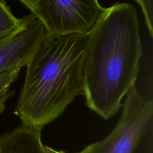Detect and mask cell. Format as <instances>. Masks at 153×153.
Here are the masks:
<instances>
[{"instance_id": "1", "label": "cell", "mask_w": 153, "mask_h": 153, "mask_svg": "<svg viewBox=\"0 0 153 153\" xmlns=\"http://www.w3.org/2000/svg\"><path fill=\"white\" fill-rule=\"evenodd\" d=\"M142 51L135 8L118 2L105 8L88 34L83 93L88 108L103 119L119 112L135 86Z\"/></svg>"}, {"instance_id": "2", "label": "cell", "mask_w": 153, "mask_h": 153, "mask_svg": "<svg viewBox=\"0 0 153 153\" xmlns=\"http://www.w3.org/2000/svg\"><path fill=\"white\" fill-rule=\"evenodd\" d=\"M88 34L47 35L29 58L16 112L22 124L42 130L84 93Z\"/></svg>"}, {"instance_id": "3", "label": "cell", "mask_w": 153, "mask_h": 153, "mask_svg": "<svg viewBox=\"0 0 153 153\" xmlns=\"http://www.w3.org/2000/svg\"><path fill=\"white\" fill-rule=\"evenodd\" d=\"M123 106L119 121L111 132L76 153H134L152 130L153 102L134 86L126 95Z\"/></svg>"}, {"instance_id": "4", "label": "cell", "mask_w": 153, "mask_h": 153, "mask_svg": "<svg viewBox=\"0 0 153 153\" xmlns=\"http://www.w3.org/2000/svg\"><path fill=\"white\" fill-rule=\"evenodd\" d=\"M104 9L99 0H36L32 14L49 35L88 34Z\"/></svg>"}, {"instance_id": "5", "label": "cell", "mask_w": 153, "mask_h": 153, "mask_svg": "<svg viewBox=\"0 0 153 153\" xmlns=\"http://www.w3.org/2000/svg\"><path fill=\"white\" fill-rule=\"evenodd\" d=\"M46 35L44 26L34 14L22 17L17 29L0 38V73L25 66Z\"/></svg>"}, {"instance_id": "6", "label": "cell", "mask_w": 153, "mask_h": 153, "mask_svg": "<svg viewBox=\"0 0 153 153\" xmlns=\"http://www.w3.org/2000/svg\"><path fill=\"white\" fill-rule=\"evenodd\" d=\"M0 153H67L43 145L41 130L21 124L0 136Z\"/></svg>"}, {"instance_id": "7", "label": "cell", "mask_w": 153, "mask_h": 153, "mask_svg": "<svg viewBox=\"0 0 153 153\" xmlns=\"http://www.w3.org/2000/svg\"><path fill=\"white\" fill-rule=\"evenodd\" d=\"M22 67H15L0 73V114L5 110V104L13 94L10 90L12 84L17 79Z\"/></svg>"}, {"instance_id": "8", "label": "cell", "mask_w": 153, "mask_h": 153, "mask_svg": "<svg viewBox=\"0 0 153 153\" xmlns=\"http://www.w3.org/2000/svg\"><path fill=\"white\" fill-rule=\"evenodd\" d=\"M22 18H16L4 0H0V38L10 34L21 25Z\"/></svg>"}, {"instance_id": "9", "label": "cell", "mask_w": 153, "mask_h": 153, "mask_svg": "<svg viewBox=\"0 0 153 153\" xmlns=\"http://www.w3.org/2000/svg\"><path fill=\"white\" fill-rule=\"evenodd\" d=\"M140 6L149 34H153V0H135Z\"/></svg>"}, {"instance_id": "10", "label": "cell", "mask_w": 153, "mask_h": 153, "mask_svg": "<svg viewBox=\"0 0 153 153\" xmlns=\"http://www.w3.org/2000/svg\"><path fill=\"white\" fill-rule=\"evenodd\" d=\"M21 2L23 3L31 12H34V8H35L36 0H19Z\"/></svg>"}]
</instances>
